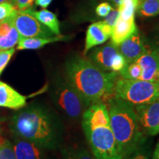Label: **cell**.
<instances>
[{
    "label": "cell",
    "instance_id": "obj_28",
    "mask_svg": "<svg viewBox=\"0 0 159 159\" xmlns=\"http://www.w3.org/2000/svg\"><path fill=\"white\" fill-rule=\"evenodd\" d=\"M35 0H11V2L18 11H25L31 7Z\"/></svg>",
    "mask_w": 159,
    "mask_h": 159
},
{
    "label": "cell",
    "instance_id": "obj_7",
    "mask_svg": "<svg viewBox=\"0 0 159 159\" xmlns=\"http://www.w3.org/2000/svg\"><path fill=\"white\" fill-rule=\"evenodd\" d=\"M89 61L101 70L119 73L128 64L126 59L119 52L118 46L112 42L94 49L89 55Z\"/></svg>",
    "mask_w": 159,
    "mask_h": 159
},
{
    "label": "cell",
    "instance_id": "obj_3",
    "mask_svg": "<svg viewBox=\"0 0 159 159\" xmlns=\"http://www.w3.org/2000/svg\"><path fill=\"white\" fill-rule=\"evenodd\" d=\"M81 120L83 133L95 158L123 159L111 130L108 109L105 102L90 105Z\"/></svg>",
    "mask_w": 159,
    "mask_h": 159
},
{
    "label": "cell",
    "instance_id": "obj_6",
    "mask_svg": "<svg viewBox=\"0 0 159 159\" xmlns=\"http://www.w3.org/2000/svg\"><path fill=\"white\" fill-rule=\"evenodd\" d=\"M51 96L57 108L71 120L81 119L85 111L89 107L63 77L55 78L52 85Z\"/></svg>",
    "mask_w": 159,
    "mask_h": 159
},
{
    "label": "cell",
    "instance_id": "obj_4",
    "mask_svg": "<svg viewBox=\"0 0 159 159\" xmlns=\"http://www.w3.org/2000/svg\"><path fill=\"white\" fill-rule=\"evenodd\" d=\"M105 104L117 147L124 157L144 142L148 136L141 128L134 105L114 97Z\"/></svg>",
    "mask_w": 159,
    "mask_h": 159
},
{
    "label": "cell",
    "instance_id": "obj_17",
    "mask_svg": "<svg viewBox=\"0 0 159 159\" xmlns=\"http://www.w3.org/2000/svg\"><path fill=\"white\" fill-rule=\"evenodd\" d=\"M28 11L39 22H41L46 27H47L53 34L56 35H61L60 23L57 16L55 13L46 9L36 11L30 7L28 8Z\"/></svg>",
    "mask_w": 159,
    "mask_h": 159
},
{
    "label": "cell",
    "instance_id": "obj_16",
    "mask_svg": "<svg viewBox=\"0 0 159 159\" xmlns=\"http://www.w3.org/2000/svg\"><path fill=\"white\" fill-rule=\"evenodd\" d=\"M138 30L135 22V19L125 20L120 17L117 20L116 25L113 27L111 39V42L119 46Z\"/></svg>",
    "mask_w": 159,
    "mask_h": 159
},
{
    "label": "cell",
    "instance_id": "obj_25",
    "mask_svg": "<svg viewBox=\"0 0 159 159\" xmlns=\"http://www.w3.org/2000/svg\"><path fill=\"white\" fill-rule=\"evenodd\" d=\"M18 10L11 2L0 3V21L17 13Z\"/></svg>",
    "mask_w": 159,
    "mask_h": 159
},
{
    "label": "cell",
    "instance_id": "obj_12",
    "mask_svg": "<svg viewBox=\"0 0 159 159\" xmlns=\"http://www.w3.org/2000/svg\"><path fill=\"white\" fill-rule=\"evenodd\" d=\"M16 159H47V149L16 136L13 144Z\"/></svg>",
    "mask_w": 159,
    "mask_h": 159
},
{
    "label": "cell",
    "instance_id": "obj_21",
    "mask_svg": "<svg viewBox=\"0 0 159 159\" xmlns=\"http://www.w3.org/2000/svg\"><path fill=\"white\" fill-rule=\"evenodd\" d=\"M140 0H124L122 5L118 7L119 17L125 20L135 19L137 7Z\"/></svg>",
    "mask_w": 159,
    "mask_h": 159
},
{
    "label": "cell",
    "instance_id": "obj_1",
    "mask_svg": "<svg viewBox=\"0 0 159 159\" xmlns=\"http://www.w3.org/2000/svg\"><path fill=\"white\" fill-rule=\"evenodd\" d=\"M16 136L39 144L47 150H56L63 139V127L59 117L41 105L20 109L11 119Z\"/></svg>",
    "mask_w": 159,
    "mask_h": 159
},
{
    "label": "cell",
    "instance_id": "obj_5",
    "mask_svg": "<svg viewBox=\"0 0 159 159\" xmlns=\"http://www.w3.org/2000/svg\"><path fill=\"white\" fill-rule=\"evenodd\" d=\"M114 97L134 106L152 102L159 99V82L118 77L114 85Z\"/></svg>",
    "mask_w": 159,
    "mask_h": 159
},
{
    "label": "cell",
    "instance_id": "obj_13",
    "mask_svg": "<svg viewBox=\"0 0 159 159\" xmlns=\"http://www.w3.org/2000/svg\"><path fill=\"white\" fill-rule=\"evenodd\" d=\"M27 105V97L0 80V107L20 110Z\"/></svg>",
    "mask_w": 159,
    "mask_h": 159
},
{
    "label": "cell",
    "instance_id": "obj_36",
    "mask_svg": "<svg viewBox=\"0 0 159 159\" xmlns=\"http://www.w3.org/2000/svg\"><path fill=\"white\" fill-rule=\"evenodd\" d=\"M11 2V0H0V3H2V2Z\"/></svg>",
    "mask_w": 159,
    "mask_h": 159
},
{
    "label": "cell",
    "instance_id": "obj_9",
    "mask_svg": "<svg viewBox=\"0 0 159 159\" xmlns=\"http://www.w3.org/2000/svg\"><path fill=\"white\" fill-rule=\"evenodd\" d=\"M134 109L143 133L148 137L159 134V99L134 105Z\"/></svg>",
    "mask_w": 159,
    "mask_h": 159
},
{
    "label": "cell",
    "instance_id": "obj_20",
    "mask_svg": "<svg viewBox=\"0 0 159 159\" xmlns=\"http://www.w3.org/2000/svg\"><path fill=\"white\" fill-rule=\"evenodd\" d=\"M151 146L148 138L137 148L123 157V159H150Z\"/></svg>",
    "mask_w": 159,
    "mask_h": 159
},
{
    "label": "cell",
    "instance_id": "obj_2",
    "mask_svg": "<svg viewBox=\"0 0 159 159\" xmlns=\"http://www.w3.org/2000/svg\"><path fill=\"white\" fill-rule=\"evenodd\" d=\"M119 74L101 70L89 59L71 57L65 64V78L89 106L106 103L114 97L115 83Z\"/></svg>",
    "mask_w": 159,
    "mask_h": 159
},
{
    "label": "cell",
    "instance_id": "obj_10",
    "mask_svg": "<svg viewBox=\"0 0 159 159\" xmlns=\"http://www.w3.org/2000/svg\"><path fill=\"white\" fill-rule=\"evenodd\" d=\"M148 49L149 45L139 30L118 46L119 52L125 57L128 63L136 61Z\"/></svg>",
    "mask_w": 159,
    "mask_h": 159
},
{
    "label": "cell",
    "instance_id": "obj_32",
    "mask_svg": "<svg viewBox=\"0 0 159 159\" xmlns=\"http://www.w3.org/2000/svg\"><path fill=\"white\" fill-rule=\"evenodd\" d=\"M52 0H35V2L38 6L43 7V8H46L50 5Z\"/></svg>",
    "mask_w": 159,
    "mask_h": 159
},
{
    "label": "cell",
    "instance_id": "obj_19",
    "mask_svg": "<svg viewBox=\"0 0 159 159\" xmlns=\"http://www.w3.org/2000/svg\"><path fill=\"white\" fill-rule=\"evenodd\" d=\"M62 159H96L92 152L80 146H72L62 150Z\"/></svg>",
    "mask_w": 159,
    "mask_h": 159
},
{
    "label": "cell",
    "instance_id": "obj_24",
    "mask_svg": "<svg viewBox=\"0 0 159 159\" xmlns=\"http://www.w3.org/2000/svg\"><path fill=\"white\" fill-rule=\"evenodd\" d=\"M0 159H16L13 145L0 134Z\"/></svg>",
    "mask_w": 159,
    "mask_h": 159
},
{
    "label": "cell",
    "instance_id": "obj_11",
    "mask_svg": "<svg viewBox=\"0 0 159 159\" xmlns=\"http://www.w3.org/2000/svg\"><path fill=\"white\" fill-rule=\"evenodd\" d=\"M112 30V27L104 21L93 23L89 26L85 35L83 54L86 55L92 48L106 42L111 36Z\"/></svg>",
    "mask_w": 159,
    "mask_h": 159
},
{
    "label": "cell",
    "instance_id": "obj_26",
    "mask_svg": "<svg viewBox=\"0 0 159 159\" xmlns=\"http://www.w3.org/2000/svg\"><path fill=\"white\" fill-rule=\"evenodd\" d=\"M17 13L0 21V36L6 35L11 31L12 27L14 26V18Z\"/></svg>",
    "mask_w": 159,
    "mask_h": 159
},
{
    "label": "cell",
    "instance_id": "obj_31",
    "mask_svg": "<svg viewBox=\"0 0 159 159\" xmlns=\"http://www.w3.org/2000/svg\"><path fill=\"white\" fill-rule=\"evenodd\" d=\"M149 47L159 62V39L151 43L149 45Z\"/></svg>",
    "mask_w": 159,
    "mask_h": 159
},
{
    "label": "cell",
    "instance_id": "obj_27",
    "mask_svg": "<svg viewBox=\"0 0 159 159\" xmlns=\"http://www.w3.org/2000/svg\"><path fill=\"white\" fill-rule=\"evenodd\" d=\"M15 52V49L12 48L5 50H0V75L7 65L8 64L10 60Z\"/></svg>",
    "mask_w": 159,
    "mask_h": 159
},
{
    "label": "cell",
    "instance_id": "obj_14",
    "mask_svg": "<svg viewBox=\"0 0 159 159\" xmlns=\"http://www.w3.org/2000/svg\"><path fill=\"white\" fill-rule=\"evenodd\" d=\"M136 61L142 69L140 80L150 82H159V62L150 47Z\"/></svg>",
    "mask_w": 159,
    "mask_h": 159
},
{
    "label": "cell",
    "instance_id": "obj_33",
    "mask_svg": "<svg viewBox=\"0 0 159 159\" xmlns=\"http://www.w3.org/2000/svg\"><path fill=\"white\" fill-rule=\"evenodd\" d=\"M152 159H159V142L157 143V144L156 145V148L154 149Z\"/></svg>",
    "mask_w": 159,
    "mask_h": 159
},
{
    "label": "cell",
    "instance_id": "obj_22",
    "mask_svg": "<svg viewBox=\"0 0 159 159\" xmlns=\"http://www.w3.org/2000/svg\"><path fill=\"white\" fill-rule=\"evenodd\" d=\"M19 34L15 26H13L7 35L0 36V50L14 48L19 42Z\"/></svg>",
    "mask_w": 159,
    "mask_h": 159
},
{
    "label": "cell",
    "instance_id": "obj_29",
    "mask_svg": "<svg viewBox=\"0 0 159 159\" xmlns=\"http://www.w3.org/2000/svg\"><path fill=\"white\" fill-rule=\"evenodd\" d=\"M114 9L110 4L108 2H102L97 6L96 13L99 17L105 18L110 12Z\"/></svg>",
    "mask_w": 159,
    "mask_h": 159
},
{
    "label": "cell",
    "instance_id": "obj_30",
    "mask_svg": "<svg viewBox=\"0 0 159 159\" xmlns=\"http://www.w3.org/2000/svg\"><path fill=\"white\" fill-rule=\"evenodd\" d=\"M119 16H120V14H119V10L113 9L112 11L105 17L104 21L113 28V27H114V25H116L117 20L119 19Z\"/></svg>",
    "mask_w": 159,
    "mask_h": 159
},
{
    "label": "cell",
    "instance_id": "obj_18",
    "mask_svg": "<svg viewBox=\"0 0 159 159\" xmlns=\"http://www.w3.org/2000/svg\"><path fill=\"white\" fill-rule=\"evenodd\" d=\"M141 17H152L159 15V0H140L136 10Z\"/></svg>",
    "mask_w": 159,
    "mask_h": 159
},
{
    "label": "cell",
    "instance_id": "obj_34",
    "mask_svg": "<svg viewBox=\"0 0 159 159\" xmlns=\"http://www.w3.org/2000/svg\"><path fill=\"white\" fill-rule=\"evenodd\" d=\"M113 2H114V3L115 4V5L116 6L117 8L120 6L121 5H122L123 2H124V0H112Z\"/></svg>",
    "mask_w": 159,
    "mask_h": 159
},
{
    "label": "cell",
    "instance_id": "obj_15",
    "mask_svg": "<svg viewBox=\"0 0 159 159\" xmlns=\"http://www.w3.org/2000/svg\"><path fill=\"white\" fill-rule=\"evenodd\" d=\"M71 35H55L51 37H35L23 38L19 36L17 49L19 50L25 49H38L42 48L45 45L58 41H67L70 40Z\"/></svg>",
    "mask_w": 159,
    "mask_h": 159
},
{
    "label": "cell",
    "instance_id": "obj_23",
    "mask_svg": "<svg viewBox=\"0 0 159 159\" xmlns=\"http://www.w3.org/2000/svg\"><path fill=\"white\" fill-rule=\"evenodd\" d=\"M142 69L136 61L129 63L119 73V76L127 80H140Z\"/></svg>",
    "mask_w": 159,
    "mask_h": 159
},
{
    "label": "cell",
    "instance_id": "obj_8",
    "mask_svg": "<svg viewBox=\"0 0 159 159\" xmlns=\"http://www.w3.org/2000/svg\"><path fill=\"white\" fill-rule=\"evenodd\" d=\"M14 26L20 37H51L53 33L49 30L39 22L28 9L18 11L14 18Z\"/></svg>",
    "mask_w": 159,
    "mask_h": 159
},
{
    "label": "cell",
    "instance_id": "obj_35",
    "mask_svg": "<svg viewBox=\"0 0 159 159\" xmlns=\"http://www.w3.org/2000/svg\"><path fill=\"white\" fill-rule=\"evenodd\" d=\"M2 122H3V119L2 118V117H0V134H1L2 132Z\"/></svg>",
    "mask_w": 159,
    "mask_h": 159
}]
</instances>
